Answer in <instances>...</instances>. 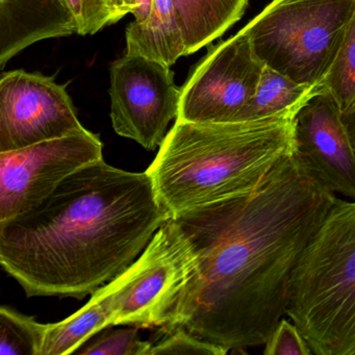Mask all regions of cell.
Listing matches in <instances>:
<instances>
[{
  "label": "cell",
  "mask_w": 355,
  "mask_h": 355,
  "mask_svg": "<svg viewBox=\"0 0 355 355\" xmlns=\"http://www.w3.org/2000/svg\"><path fill=\"white\" fill-rule=\"evenodd\" d=\"M293 150L253 190L172 218L195 272L168 331L226 350L265 345L286 313L293 272L336 201Z\"/></svg>",
  "instance_id": "obj_1"
},
{
  "label": "cell",
  "mask_w": 355,
  "mask_h": 355,
  "mask_svg": "<svg viewBox=\"0 0 355 355\" xmlns=\"http://www.w3.org/2000/svg\"><path fill=\"white\" fill-rule=\"evenodd\" d=\"M169 219L148 172L101 159L0 222V263L28 297L82 300L123 273Z\"/></svg>",
  "instance_id": "obj_2"
},
{
  "label": "cell",
  "mask_w": 355,
  "mask_h": 355,
  "mask_svg": "<svg viewBox=\"0 0 355 355\" xmlns=\"http://www.w3.org/2000/svg\"><path fill=\"white\" fill-rule=\"evenodd\" d=\"M297 112L251 121H178L148 169L171 218L253 190L293 150Z\"/></svg>",
  "instance_id": "obj_3"
},
{
  "label": "cell",
  "mask_w": 355,
  "mask_h": 355,
  "mask_svg": "<svg viewBox=\"0 0 355 355\" xmlns=\"http://www.w3.org/2000/svg\"><path fill=\"white\" fill-rule=\"evenodd\" d=\"M286 315L313 354H355V201L336 198L303 251Z\"/></svg>",
  "instance_id": "obj_4"
},
{
  "label": "cell",
  "mask_w": 355,
  "mask_h": 355,
  "mask_svg": "<svg viewBox=\"0 0 355 355\" xmlns=\"http://www.w3.org/2000/svg\"><path fill=\"white\" fill-rule=\"evenodd\" d=\"M355 14V0H273L245 30L261 63L320 86Z\"/></svg>",
  "instance_id": "obj_5"
},
{
  "label": "cell",
  "mask_w": 355,
  "mask_h": 355,
  "mask_svg": "<svg viewBox=\"0 0 355 355\" xmlns=\"http://www.w3.org/2000/svg\"><path fill=\"white\" fill-rule=\"evenodd\" d=\"M194 272L192 248L171 218L157 230L140 257L107 282L115 326L169 327Z\"/></svg>",
  "instance_id": "obj_6"
},
{
  "label": "cell",
  "mask_w": 355,
  "mask_h": 355,
  "mask_svg": "<svg viewBox=\"0 0 355 355\" xmlns=\"http://www.w3.org/2000/svg\"><path fill=\"white\" fill-rule=\"evenodd\" d=\"M103 149L86 130L0 153V222L36 209L66 178L103 159Z\"/></svg>",
  "instance_id": "obj_7"
},
{
  "label": "cell",
  "mask_w": 355,
  "mask_h": 355,
  "mask_svg": "<svg viewBox=\"0 0 355 355\" xmlns=\"http://www.w3.org/2000/svg\"><path fill=\"white\" fill-rule=\"evenodd\" d=\"M263 65L245 28L214 46L182 88L178 121L239 122L254 96Z\"/></svg>",
  "instance_id": "obj_8"
},
{
  "label": "cell",
  "mask_w": 355,
  "mask_h": 355,
  "mask_svg": "<svg viewBox=\"0 0 355 355\" xmlns=\"http://www.w3.org/2000/svg\"><path fill=\"white\" fill-rule=\"evenodd\" d=\"M111 119L116 134L146 150L161 147L169 124L178 119L182 88L169 66L124 55L110 66Z\"/></svg>",
  "instance_id": "obj_9"
},
{
  "label": "cell",
  "mask_w": 355,
  "mask_h": 355,
  "mask_svg": "<svg viewBox=\"0 0 355 355\" xmlns=\"http://www.w3.org/2000/svg\"><path fill=\"white\" fill-rule=\"evenodd\" d=\"M65 85L24 70L0 78V153L84 132Z\"/></svg>",
  "instance_id": "obj_10"
},
{
  "label": "cell",
  "mask_w": 355,
  "mask_h": 355,
  "mask_svg": "<svg viewBox=\"0 0 355 355\" xmlns=\"http://www.w3.org/2000/svg\"><path fill=\"white\" fill-rule=\"evenodd\" d=\"M336 99L319 90L299 107L293 122V153L330 192L355 199V151Z\"/></svg>",
  "instance_id": "obj_11"
},
{
  "label": "cell",
  "mask_w": 355,
  "mask_h": 355,
  "mask_svg": "<svg viewBox=\"0 0 355 355\" xmlns=\"http://www.w3.org/2000/svg\"><path fill=\"white\" fill-rule=\"evenodd\" d=\"M78 35L64 0H0V68L26 47L51 38Z\"/></svg>",
  "instance_id": "obj_12"
},
{
  "label": "cell",
  "mask_w": 355,
  "mask_h": 355,
  "mask_svg": "<svg viewBox=\"0 0 355 355\" xmlns=\"http://www.w3.org/2000/svg\"><path fill=\"white\" fill-rule=\"evenodd\" d=\"M126 55H140L171 67L186 55L184 35L173 0H153L148 17L125 31Z\"/></svg>",
  "instance_id": "obj_13"
},
{
  "label": "cell",
  "mask_w": 355,
  "mask_h": 355,
  "mask_svg": "<svg viewBox=\"0 0 355 355\" xmlns=\"http://www.w3.org/2000/svg\"><path fill=\"white\" fill-rule=\"evenodd\" d=\"M115 326V306L109 286L91 295L90 300L67 319L47 324L41 355L73 354L105 328Z\"/></svg>",
  "instance_id": "obj_14"
},
{
  "label": "cell",
  "mask_w": 355,
  "mask_h": 355,
  "mask_svg": "<svg viewBox=\"0 0 355 355\" xmlns=\"http://www.w3.org/2000/svg\"><path fill=\"white\" fill-rule=\"evenodd\" d=\"M186 55L220 38L244 15L248 0H173Z\"/></svg>",
  "instance_id": "obj_15"
},
{
  "label": "cell",
  "mask_w": 355,
  "mask_h": 355,
  "mask_svg": "<svg viewBox=\"0 0 355 355\" xmlns=\"http://www.w3.org/2000/svg\"><path fill=\"white\" fill-rule=\"evenodd\" d=\"M318 90V86L299 84L265 66L254 96L241 114L239 122L297 112Z\"/></svg>",
  "instance_id": "obj_16"
},
{
  "label": "cell",
  "mask_w": 355,
  "mask_h": 355,
  "mask_svg": "<svg viewBox=\"0 0 355 355\" xmlns=\"http://www.w3.org/2000/svg\"><path fill=\"white\" fill-rule=\"evenodd\" d=\"M47 324L12 307H0V355H41Z\"/></svg>",
  "instance_id": "obj_17"
},
{
  "label": "cell",
  "mask_w": 355,
  "mask_h": 355,
  "mask_svg": "<svg viewBox=\"0 0 355 355\" xmlns=\"http://www.w3.org/2000/svg\"><path fill=\"white\" fill-rule=\"evenodd\" d=\"M319 88L336 99L340 111L355 98V14L345 33L338 55Z\"/></svg>",
  "instance_id": "obj_18"
},
{
  "label": "cell",
  "mask_w": 355,
  "mask_h": 355,
  "mask_svg": "<svg viewBox=\"0 0 355 355\" xmlns=\"http://www.w3.org/2000/svg\"><path fill=\"white\" fill-rule=\"evenodd\" d=\"M112 327L114 326L98 332L96 338L93 336L94 340L90 338L73 354L149 355L153 342L141 340L139 328L130 326V328L112 330Z\"/></svg>",
  "instance_id": "obj_19"
},
{
  "label": "cell",
  "mask_w": 355,
  "mask_h": 355,
  "mask_svg": "<svg viewBox=\"0 0 355 355\" xmlns=\"http://www.w3.org/2000/svg\"><path fill=\"white\" fill-rule=\"evenodd\" d=\"M163 334L165 336L162 340L153 342L149 355H225L230 352L219 345L194 336L184 328H173Z\"/></svg>",
  "instance_id": "obj_20"
},
{
  "label": "cell",
  "mask_w": 355,
  "mask_h": 355,
  "mask_svg": "<svg viewBox=\"0 0 355 355\" xmlns=\"http://www.w3.org/2000/svg\"><path fill=\"white\" fill-rule=\"evenodd\" d=\"M78 24V35H95L116 24L105 0H64Z\"/></svg>",
  "instance_id": "obj_21"
},
{
  "label": "cell",
  "mask_w": 355,
  "mask_h": 355,
  "mask_svg": "<svg viewBox=\"0 0 355 355\" xmlns=\"http://www.w3.org/2000/svg\"><path fill=\"white\" fill-rule=\"evenodd\" d=\"M263 354L311 355L313 352L298 327L282 318L266 342Z\"/></svg>",
  "instance_id": "obj_22"
},
{
  "label": "cell",
  "mask_w": 355,
  "mask_h": 355,
  "mask_svg": "<svg viewBox=\"0 0 355 355\" xmlns=\"http://www.w3.org/2000/svg\"><path fill=\"white\" fill-rule=\"evenodd\" d=\"M110 11L113 14L116 21L121 20L128 14L136 13L138 9L137 0H105Z\"/></svg>",
  "instance_id": "obj_23"
},
{
  "label": "cell",
  "mask_w": 355,
  "mask_h": 355,
  "mask_svg": "<svg viewBox=\"0 0 355 355\" xmlns=\"http://www.w3.org/2000/svg\"><path fill=\"white\" fill-rule=\"evenodd\" d=\"M340 116H342L343 123H344L347 134H348L351 144L355 151V98L351 101L350 105L346 109L343 110Z\"/></svg>",
  "instance_id": "obj_24"
},
{
  "label": "cell",
  "mask_w": 355,
  "mask_h": 355,
  "mask_svg": "<svg viewBox=\"0 0 355 355\" xmlns=\"http://www.w3.org/2000/svg\"><path fill=\"white\" fill-rule=\"evenodd\" d=\"M137 3H138V9L134 14L135 20L144 21L148 17L153 0H137Z\"/></svg>",
  "instance_id": "obj_25"
}]
</instances>
